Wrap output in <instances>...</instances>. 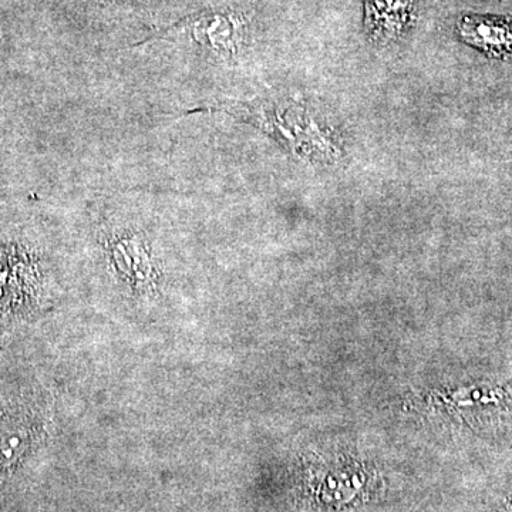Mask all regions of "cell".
I'll return each mask as SVG.
<instances>
[{
	"label": "cell",
	"mask_w": 512,
	"mask_h": 512,
	"mask_svg": "<svg viewBox=\"0 0 512 512\" xmlns=\"http://www.w3.org/2000/svg\"><path fill=\"white\" fill-rule=\"evenodd\" d=\"M365 9L367 33L376 42L387 43L409 28L413 0H365Z\"/></svg>",
	"instance_id": "3957f363"
},
{
	"label": "cell",
	"mask_w": 512,
	"mask_h": 512,
	"mask_svg": "<svg viewBox=\"0 0 512 512\" xmlns=\"http://www.w3.org/2000/svg\"><path fill=\"white\" fill-rule=\"evenodd\" d=\"M191 33L195 42L221 56L237 55L242 42L241 23L227 13L200 16L192 23Z\"/></svg>",
	"instance_id": "277c9868"
},
{
	"label": "cell",
	"mask_w": 512,
	"mask_h": 512,
	"mask_svg": "<svg viewBox=\"0 0 512 512\" xmlns=\"http://www.w3.org/2000/svg\"><path fill=\"white\" fill-rule=\"evenodd\" d=\"M109 2L130 3V2H137V0H109Z\"/></svg>",
	"instance_id": "8992f818"
},
{
	"label": "cell",
	"mask_w": 512,
	"mask_h": 512,
	"mask_svg": "<svg viewBox=\"0 0 512 512\" xmlns=\"http://www.w3.org/2000/svg\"><path fill=\"white\" fill-rule=\"evenodd\" d=\"M32 429L19 420L0 423V474L8 473L28 451Z\"/></svg>",
	"instance_id": "5b68a950"
},
{
	"label": "cell",
	"mask_w": 512,
	"mask_h": 512,
	"mask_svg": "<svg viewBox=\"0 0 512 512\" xmlns=\"http://www.w3.org/2000/svg\"><path fill=\"white\" fill-rule=\"evenodd\" d=\"M111 262L121 278L140 288H150L156 281V265L150 248L138 235H119L109 241Z\"/></svg>",
	"instance_id": "7a4b0ae2"
},
{
	"label": "cell",
	"mask_w": 512,
	"mask_h": 512,
	"mask_svg": "<svg viewBox=\"0 0 512 512\" xmlns=\"http://www.w3.org/2000/svg\"><path fill=\"white\" fill-rule=\"evenodd\" d=\"M461 39L497 59L512 57V19L470 15L458 25Z\"/></svg>",
	"instance_id": "6da1fadb"
}]
</instances>
